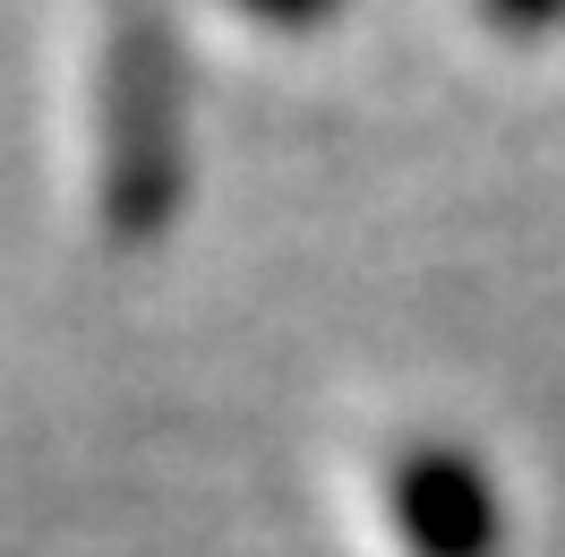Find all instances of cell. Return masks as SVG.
I'll list each match as a JSON object with an SVG mask.
<instances>
[{
	"label": "cell",
	"mask_w": 565,
	"mask_h": 557,
	"mask_svg": "<svg viewBox=\"0 0 565 557\" xmlns=\"http://www.w3.org/2000/svg\"><path fill=\"white\" fill-rule=\"evenodd\" d=\"M95 207L111 241H154L180 207V52L163 0H104Z\"/></svg>",
	"instance_id": "1"
},
{
	"label": "cell",
	"mask_w": 565,
	"mask_h": 557,
	"mask_svg": "<svg viewBox=\"0 0 565 557\" xmlns=\"http://www.w3.org/2000/svg\"><path fill=\"white\" fill-rule=\"evenodd\" d=\"M386 506L412 557H497V488L446 438H412L386 463Z\"/></svg>",
	"instance_id": "2"
},
{
	"label": "cell",
	"mask_w": 565,
	"mask_h": 557,
	"mask_svg": "<svg viewBox=\"0 0 565 557\" xmlns=\"http://www.w3.org/2000/svg\"><path fill=\"white\" fill-rule=\"evenodd\" d=\"M489 9V27H505V35H548L565 18V0H480Z\"/></svg>",
	"instance_id": "3"
},
{
	"label": "cell",
	"mask_w": 565,
	"mask_h": 557,
	"mask_svg": "<svg viewBox=\"0 0 565 557\" xmlns=\"http://www.w3.org/2000/svg\"><path fill=\"white\" fill-rule=\"evenodd\" d=\"M232 9H248V18H266V27H291V35H300V27H326L343 0H232Z\"/></svg>",
	"instance_id": "4"
}]
</instances>
